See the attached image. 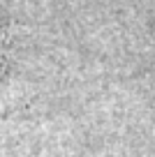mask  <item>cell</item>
<instances>
[{
    "label": "cell",
    "instance_id": "1",
    "mask_svg": "<svg viewBox=\"0 0 155 157\" xmlns=\"http://www.w3.org/2000/svg\"><path fill=\"white\" fill-rule=\"evenodd\" d=\"M2 39H5V33H2V23H0V65H2Z\"/></svg>",
    "mask_w": 155,
    "mask_h": 157
}]
</instances>
